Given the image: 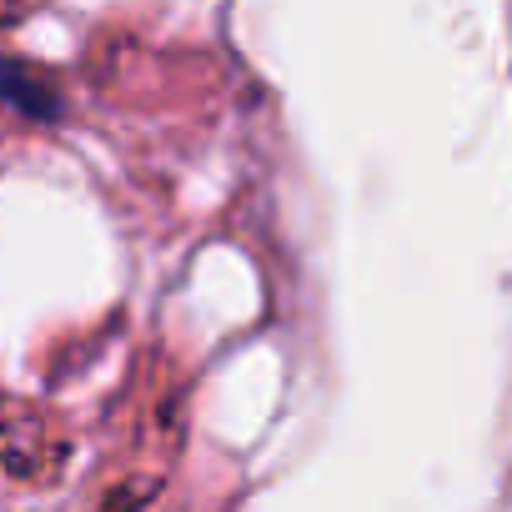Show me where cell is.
I'll use <instances>...</instances> for the list:
<instances>
[{
    "label": "cell",
    "instance_id": "cell-1",
    "mask_svg": "<svg viewBox=\"0 0 512 512\" xmlns=\"http://www.w3.org/2000/svg\"><path fill=\"white\" fill-rule=\"evenodd\" d=\"M0 96H6L21 116H56V96L41 81L21 76V66H0Z\"/></svg>",
    "mask_w": 512,
    "mask_h": 512
}]
</instances>
